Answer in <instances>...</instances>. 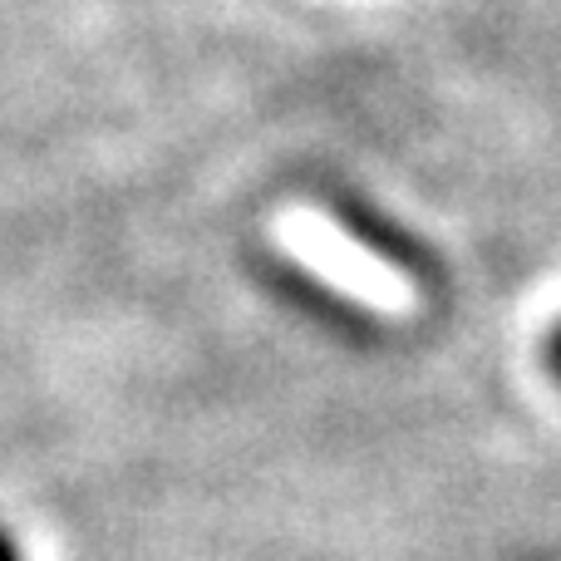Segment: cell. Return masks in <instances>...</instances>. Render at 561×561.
<instances>
[{
  "mask_svg": "<svg viewBox=\"0 0 561 561\" xmlns=\"http://www.w3.org/2000/svg\"><path fill=\"white\" fill-rule=\"evenodd\" d=\"M276 286L286 290L290 300H300V310H316V320H325L330 330H340V335H375V320L365 316V310H355V300L335 296L330 286H320L316 276L296 272L290 262H276Z\"/></svg>",
  "mask_w": 561,
  "mask_h": 561,
  "instance_id": "7a4b0ae2",
  "label": "cell"
},
{
  "mask_svg": "<svg viewBox=\"0 0 561 561\" xmlns=\"http://www.w3.org/2000/svg\"><path fill=\"white\" fill-rule=\"evenodd\" d=\"M547 369L557 375V385H561V325L547 335Z\"/></svg>",
  "mask_w": 561,
  "mask_h": 561,
  "instance_id": "3957f363",
  "label": "cell"
},
{
  "mask_svg": "<svg viewBox=\"0 0 561 561\" xmlns=\"http://www.w3.org/2000/svg\"><path fill=\"white\" fill-rule=\"evenodd\" d=\"M0 561H20V552H15V542H10L5 527H0Z\"/></svg>",
  "mask_w": 561,
  "mask_h": 561,
  "instance_id": "277c9868",
  "label": "cell"
},
{
  "mask_svg": "<svg viewBox=\"0 0 561 561\" xmlns=\"http://www.w3.org/2000/svg\"><path fill=\"white\" fill-rule=\"evenodd\" d=\"M330 213H335L340 232L355 237L365 252H375L379 262H389L394 272H404V276H414V280H424L428 286V266L424 262H434V256H424V247H419L414 237L394 222V217L375 213V207L359 203V197H330Z\"/></svg>",
  "mask_w": 561,
  "mask_h": 561,
  "instance_id": "6da1fadb",
  "label": "cell"
}]
</instances>
